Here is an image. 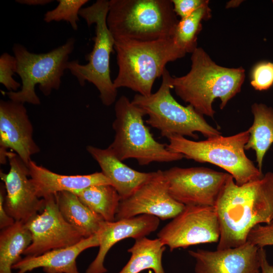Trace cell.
Returning a JSON list of instances; mask_svg holds the SVG:
<instances>
[{
  "mask_svg": "<svg viewBox=\"0 0 273 273\" xmlns=\"http://www.w3.org/2000/svg\"><path fill=\"white\" fill-rule=\"evenodd\" d=\"M43 199V210L25 223L32 236L31 243L23 253L26 256H38L54 249L67 247L84 239L63 217L55 195Z\"/></svg>",
  "mask_w": 273,
  "mask_h": 273,
  "instance_id": "12",
  "label": "cell"
},
{
  "mask_svg": "<svg viewBox=\"0 0 273 273\" xmlns=\"http://www.w3.org/2000/svg\"><path fill=\"white\" fill-rule=\"evenodd\" d=\"M242 2L241 1H231L227 4L226 8L234 7L235 6H238Z\"/></svg>",
  "mask_w": 273,
  "mask_h": 273,
  "instance_id": "35",
  "label": "cell"
},
{
  "mask_svg": "<svg viewBox=\"0 0 273 273\" xmlns=\"http://www.w3.org/2000/svg\"><path fill=\"white\" fill-rule=\"evenodd\" d=\"M115 118L112 123L113 141L108 148L121 161L133 158L140 165L152 162H169L184 158L167 145L157 142L145 125L144 111L122 95L116 101Z\"/></svg>",
  "mask_w": 273,
  "mask_h": 273,
  "instance_id": "5",
  "label": "cell"
},
{
  "mask_svg": "<svg viewBox=\"0 0 273 273\" xmlns=\"http://www.w3.org/2000/svg\"><path fill=\"white\" fill-rule=\"evenodd\" d=\"M166 246L159 238L150 239L146 237L135 240L134 244L127 250L130 257L118 273H139L148 269L154 273H165L162 258Z\"/></svg>",
  "mask_w": 273,
  "mask_h": 273,
  "instance_id": "23",
  "label": "cell"
},
{
  "mask_svg": "<svg viewBox=\"0 0 273 273\" xmlns=\"http://www.w3.org/2000/svg\"><path fill=\"white\" fill-rule=\"evenodd\" d=\"M209 3L188 17L180 19L177 24L173 38L178 47L186 53H192L198 47L197 36L202 29V21L210 17Z\"/></svg>",
  "mask_w": 273,
  "mask_h": 273,
  "instance_id": "26",
  "label": "cell"
},
{
  "mask_svg": "<svg viewBox=\"0 0 273 273\" xmlns=\"http://www.w3.org/2000/svg\"><path fill=\"white\" fill-rule=\"evenodd\" d=\"M109 1L98 0L91 6L81 9L79 16L83 18L88 26L95 25V36L92 51L86 54L88 63L80 64L78 60L69 61L67 69L74 76L79 84L85 82L93 83L100 93L103 105L109 106L115 103L117 89L110 77V55L114 50L115 39L107 24Z\"/></svg>",
  "mask_w": 273,
  "mask_h": 273,
  "instance_id": "8",
  "label": "cell"
},
{
  "mask_svg": "<svg viewBox=\"0 0 273 273\" xmlns=\"http://www.w3.org/2000/svg\"><path fill=\"white\" fill-rule=\"evenodd\" d=\"M259 249L247 241L234 248L188 253L196 260L195 273H261Z\"/></svg>",
  "mask_w": 273,
  "mask_h": 273,
  "instance_id": "16",
  "label": "cell"
},
{
  "mask_svg": "<svg viewBox=\"0 0 273 273\" xmlns=\"http://www.w3.org/2000/svg\"><path fill=\"white\" fill-rule=\"evenodd\" d=\"M6 191L4 185H1L0 190V229L3 230L13 225L16 221L6 211L5 206Z\"/></svg>",
  "mask_w": 273,
  "mask_h": 273,
  "instance_id": "32",
  "label": "cell"
},
{
  "mask_svg": "<svg viewBox=\"0 0 273 273\" xmlns=\"http://www.w3.org/2000/svg\"><path fill=\"white\" fill-rule=\"evenodd\" d=\"M220 236L215 207L204 206H185L157 233V238L170 251L199 244L218 242Z\"/></svg>",
  "mask_w": 273,
  "mask_h": 273,
  "instance_id": "10",
  "label": "cell"
},
{
  "mask_svg": "<svg viewBox=\"0 0 273 273\" xmlns=\"http://www.w3.org/2000/svg\"><path fill=\"white\" fill-rule=\"evenodd\" d=\"M259 252L261 273H273V265L269 263L264 248H259Z\"/></svg>",
  "mask_w": 273,
  "mask_h": 273,
  "instance_id": "33",
  "label": "cell"
},
{
  "mask_svg": "<svg viewBox=\"0 0 273 273\" xmlns=\"http://www.w3.org/2000/svg\"><path fill=\"white\" fill-rule=\"evenodd\" d=\"M190 71L172 77L175 93L199 113L213 118L214 100L219 98L220 109L239 93L245 77L243 67L227 68L216 64L200 47L192 53Z\"/></svg>",
  "mask_w": 273,
  "mask_h": 273,
  "instance_id": "2",
  "label": "cell"
},
{
  "mask_svg": "<svg viewBox=\"0 0 273 273\" xmlns=\"http://www.w3.org/2000/svg\"><path fill=\"white\" fill-rule=\"evenodd\" d=\"M31 233L25 223L16 221L0 233V273H12L13 266L30 245Z\"/></svg>",
  "mask_w": 273,
  "mask_h": 273,
  "instance_id": "24",
  "label": "cell"
},
{
  "mask_svg": "<svg viewBox=\"0 0 273 273\" xmlns=\"http://www.w3.org/2000/svg\"><path fill=\"white\" fill-rule=\"evenodd\" d=\"M160 224L156 216L142 214L114 221H104L98 233V253L86 270L85 273H105V257L109 250L118 242L127 238L135 240L146 237L155 232Z\"/></svg>",
  "mask_w": 273,
  "mask_h": 273,
  "instance_id": "17",
  "label": "cell"
},
{
  "mask_svg": "<svg viewBox=\"0 0 273 273\" xmlns=\"http://www.w3.org/2000/svg\"><path fill=\"white\" fill-rule=\"evenodd\" d=\"M254 119L248 129L249 138L245 150L255 152L257 168L262 171L265 154L273 144V108L262 103H254L251 106Z\"/></svg>",
  "mask_w": 273,
  "mask_h": 273,
  "instance_id": "22",
  "label": "cell"
},
{
  "mask_svg": "<svg viewBox=\"0 0 273 273\" xmlns=\"http://www.w3.org/2000/svg\"><path fill=\"white\" fill-rule=\"evenodd\" d=\"M214 207L220 228L217 249L244 244L255 226L273 221V172L242 186L231 175Z\"/></svg>",
  "mask_w": 273,
  "mask_h": 273,
  "instance_id": "1",
  "label": "cell"
},
{
  "mask_svg": "<svg viewBox=\"0 0 273 273\" xmlns=\"http://www.w3.org/2000/svg\"><path fill=\"white\" fill-rule=\"evenodd\" d=\"M251 85L257 90L269 89L273 85V63L261 62L257 64L251 72Z\"/></svg>",
  "mask_w": 273,
  "mask_h": 273,
  "instance_id": "29",
  "label": "cell"
},
{
  "mask_svg": "<svg viewBox=\"0 0 273 273\" xmlns=\"http://www.w3.org/2000/svg\"><path fill=\"white\" fill-rule=\"evenodd\" d=\"M174 11L180 19L186 18L200 7L209 3L208 0H171Z\"/></svg>",
  "mask_w": 273,
  "mask_h": 273,
  "instance_id": "31",
  "label": "cell"
},
{
  "mask_svg": "<svg viewBox=\"0 0 273 273\" xmlns=\"http://www.w3.org/2000/svg\"><path fill=\"white\" fill-rule=\"evenodd\" d=\"M75 42V38H69L64 44L42 54L32 53L24 46L15 43L13 52L17 60L16 73L21 78L22 86L18 91L5 93L10 100L38 105L40 100L35 93L36 85L45 96L59 89Z\"/></svg>",
  "mask_w": 273,
  "mask_h": 273,
  "instance_id": "9",
  "label": "cell"
},
{
  "mask_svg": "<svg viewBox=\"0 0 273 273\" xmlns=\"http://www.w3.org/2000/svg\"><path fill=\"white\" fill-rule=\"evenodd\" d=\"M7 158L9 170L0 172L6 191L5 208L15 221L25 223L43 210L45 200L37 195L28 165L14 152H8Z\"/></svg>",
  "mask_w": 273,
  "mask_h": 273,
  "instance_id": "13",
  "label": "cell"
},
{
  "mask_svg": "<svg viewBox=\"0 0 273 273\" xmlns=\"http://www.w3.org/2000/svg\"><path fill=\"white\" fill-rule=\"evenodd\" d=\"M163 171L170 195L185 206H215L231 175L204 167H173Z\"/></svg>",
  "mask_w": 273,
  "mask_h": 273,
  "instance_id": "11",
  "label": "cell"
},
{
  "mask_svg": "<svg viewBox=\"0 0 273 273\" xmlns=\"http://www.w3.org/2000/svg\"><path fill=\"white\" fill-rule=\"evenodd\" d=\"M17 60L14 56L4 53L0 57V83L8 92H17L21 84L13 77L16 73Z\"/></svg>",
  "mask_w": 273,
  "mask_h": 273,
  "instance_id": "28",
  "label": "cell"
},
{
  "mask_svg": "<svg viewBox=\"0 0 273 273\" xmlns=\"http://www.w3.org/2000/svg\"><path fill=\"white\" fill-rule=\"evenodd\" d=\"M74 194L105 221H115L121 198L112 185H94Z\"/></svg>",
  "mask_w": 273,
  "mask_h": 273,
  "instance_id": "25",
  "label": "cell"
},
{
  "mask_svg": "<svg viewBox=\"0 0 273 273\" xmlns=\"http://www.w3.org/2000/svg\"><path fill=\"white\" fill-rule=\"evenodd\" d=\"M58 6L47 11L43 20L46 23L65 21L68 22L74 30L78 29L77 22L79 20V12L88 0H58Z\"/></svg>",
  "mask_w": 273,
  "mask_h": 273,
  "instance_id": "27",
  "label": "cell"
},
{
  "mask_svg": "<svg viewBox=\"0 0 273 273\" xmlns=\"http://www.w3.org/2000/svg\"><path fill=\"white\" fill-rule=\"evenodd\" d=\"M55 196L63 217L79 231L84 238L99 232L105 220L84 205L75 194L61 192Z\"/></svg>",
  "mask_w": 273,
  "mask_h": 273,
  "instance_id": "21",
  "label": "cell"
},
{
  "mask_svg": "<svg viewBox=\"0 0 273 273\" xmlns=\"http://www.w3.org/2000/svg\"><path fill=\"white\" fill-rule=\"evenodd\" d=\"M32 124L24 104L0 101V162L5 164L10 149L28 166L31 157L40 152L33 138Z\"/></svg>",
  "mask_w": 273,
  "mask_h": 273,
  "instance_id": "15",
  "label": "cell"
},
{
  "mask_svg": "<svg viewBox=\"0 0 273 273\" xmlns=\"http://www.w3.org/2000/svg\"><path fill=\"white\" fill-rule=\"evenodd\" d=\"M179 20L171 0H110L108 27L115 40L173 38Z\"/></svg>",
  "mask_w": 273,
  "mask_h": 273,
  "instance_id": "4",
  "label": "cell"
},
{
  "mask_svg": "<svg viewBox=\"0 0 273 273\" xmlns=\"http://www.w3.org/2000/svg\"><path fill=\"white\" fill-rule=\"evenodd\" d=\"M249 138L248 130L232 136L220 135L201 141L173 135L168 138L167 147L187 159L220 167L233 176L237 185L242 186L259 179L264 175L245 154V146Z\"/></svg>",
  "mask_w": 273,
  "mask_h": 273,
  "instance_id": "7",
  "label": "cell"
},
{
  "mask_svg": "<svg viewBox=\"0 0 273 273\" xmlns=\"http://www.w3.org/2000/svg\"><path fill=\"white\" fill-rule=\"evenodd\" d=\"M247 241L258 248L273 246V221L255 226L249 233Z\"/></svg>",
  "mask_w": 273,
  "mask_h": 273,
  "instance_id": "30",
  "label": "cell"
},
{
  "mask_svg": "<svg viewBox=\"0 0 273 273\" xmlns=\"http://www.w3.org/2000/svg\"><path fill=\"white\" fill-rule=\"evenodd\" d=\"M86 149L99 164L101 172L116 189L121 200L131 195L155 174L156 171L143 172L129 167L119 160L108 147L101 149L88 145Z\"/></svg>",
  "mask_w": 273,
  "mask_h": 273,
  "instance_id": "20",
  "label": "cell"
},
{
  "mask_svg": "<svg viewBox=\"0 0 273 273\" xmlns=\"http://www.w3.org/2000/svg\"><path fill=\"white\" fill-rule=\"evenodd\" d=\"M172 79V76L166 68L156 92L149 96L139 94L134 96L131 102L148 116L147 124L159 130L161 136L167 139L179 135L198 139L196 132L207 138L221 135L192 106H184L175 100L170 92L173 88Z\"/></svg>",
  "mask_w": 273,
  "mask_h": 273,
  "instance_id": "6",
  "label": "cell"
},
{
  "mask_svg": "<svg viewBox=\"0 0 273 273\" xmlns=\"http://www.w3.org/2000/svg\"><path fill=\"white\" fill-rule=\"evenodd\" d=\"M18 3L29 6H42L49 4L53 1L51 0H17Z\"/></svg>",
  "mask_w": 273,
  "mask_h": 273,
  "instance_id": "34",
  "label": "cell"
},
{
  "mask_svg": "<svg viewBox=\"0 0 273 273\" xmlns=\"http://www.w3.org/2000/svg\"><path fill=\"white\" fill-rule=\"evenodd\" d=\"M28 166L29 176L40 198L61 192L76 194L94 185H111L102 172L85 175H63L38 165L32 160Z\"/></svg>",
  "mask_w": 273,
  "mask_h": 273,
  "instance_id": "19",
  "label": "cell"
},
{
  "mask_svg": "<svg viewBox=\"0 0 273 273\" xmlns=\"http://www.w3.org/2000/svg\"><path fill=\"white\" fill-rule=\"evenodd\" d=\"M114 48L118 67L114 86L127 87L144 96L152 94L155 80L162 76L168 63L187 54L173 37L148 41L119 39Z\"/></svg>",
  "mask_w": 273,
  "mask_h": 273,
  "instance_id": "3",
  "label": "cell"
},
{
  "mask_svg": "<svg viewBox=\"0 0 273 273\" xmlns=\"http://www.w3.org/2000/svg\"><path fill=\"white\" fill-rule=\"evenodd\" d=\"M185 206L170 195L163 171L158 170L131 195L120 201L115 220L142 214L172 219Z\"/></svg>",
  "mask_w": 273,
  "mask_h": 273,
  "instance_id": "14",
  "label": "cell"
},
{
  "mask_svg": "<svg viewBox=\"0 0 273 273\" xmlns=\"http://www.w3.org/2000/svg\"><path fill=\"white\" fill-rule=\"evenodd\" d=\"M98 233L83 239L78 243L65 248L54 249L35 256H26L15 264L12 269L17 273H26L42 268L46 273H79L76 259L83 251L99 247Z\"/></svg>",
  "mask_w": 273,
  "mask_h": 273,
  "instance_id": "18",
  "label": "cell"
}]
</instances>
